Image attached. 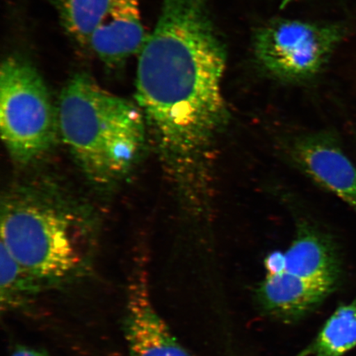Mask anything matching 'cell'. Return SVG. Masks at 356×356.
Instances as JSON below:
<instances>
[{
  "label": "cell",
  "instance_id": "6da1fadb",
  "mask_svg": "<svg viewBox=\"0 0 356 356\" xmlns=\"http://www.w3.org/2000/svg\"><path fill=\"white\" fill-rule=\"evenodd\" d=\"M139 55L137 105L164 161L177 182L207 184L229 119L222 92L227 55L208 0H163Z\"/></svg>",
  "mask_w": 356,
  "mask_h": 356
},
{
  "label": "cell",
  "instance_id": "7a4b0ae2",
  "mask_svg": "<svg viewBox=\"0 0 356 356\" xmlns=\"http://www.w3.org/2000/svg\"><path fill=\"white\" fill-rule=\"evenodd\" d=\"M56 108L60 136L89 179L110 184L131 170L145 143L139 106L77 74L66 83Z\"/></svg>",
  "mask_w": 356,
  "mask_h": 356
},
{
  "label": "cell",
  "instance_id": "3957f363",
  "mask_svg": "<svg viewBox=\"0 0 356 356\" xmlns=\"http://www.w3.org/2000/svg\"><path fill=\"white\" fill-rule=\"evenodd\" d=\"M55 198L20 188L2 202L1 243L39 280H59L76 269L88 231L81 216Z\"/></svg>",
  "mask_w": 356,
  "mask_h": 356
},
{
  "label": "cell",
  "instance_id": "277c9868",
  "mask_svg": "<svg viewBox=\"0 0 356 356\" xmlns=\"http://www.w3.org/2000/svg\"><path fill=\"white\" fill-rule=\"evenodd\" d=\"M0 132L8 153L20 164L44 157L60 136L46 83L20 57L7 58L0 69Z\"/></svg>",
  "mask_w": 356,
  "mask_h": 356
},
{
  "label": "cell",
  "instance_id": "5b68a950",
  "mask_svg": "<svg viewBox=\"0 0 356 356\" xmlns=\"http://www.w3.org/2000/svg\"><path fill=\"white\" fill-rule=\"evenodd\" d=\"M343 30L335 25L277 19L258 30L257 59L273 76L299 82L317 74L340 42Z\"/></svg>",
  "mask_w": 356,
  "mask_h": 356
},
{
  "label": "cell",
  "instance_id": "8992f818",
  "mask_svg": "<svg viewBox=\"0 0 356 356\" xmlns=\"http://www.w3.org/2000/svg\"><path fill=\"white\" fill-rule=\"evenodd\" d=\"M293 162L356 212V166L330 132L304 134L291 145Z\"/></svg>",
  "mask_w": 356,
  "mask_h": 356
},
{
  "label": "cell",
  "instance_id": "52a82bcc",
  "mask_svg": "<svg viewBox=\"0 0 356 356\" xmlns=\"http://www.w3.org/2000/svg\"><path fill=\"white\" fill-rule=\"evenodd\" d=\"M124 332L131 356H191L154 309L143 275L129 284Z\"/></svg>",
  "mask_w": 356,
  "mask_h": 356
},
{
  "label": "cell",
  "instance_id": "ba28073f",
  "mask_svg": "<svg viewBox=\"0 0 356 356\" xmlns=\"http://www.w3.org/2000/svg\"><path fill=\"white\" fill-rule=\"evenodd\" d=\"M148 38L140 0H113L93 32L88 48L106 65L115 66L140 54Z\"/></svg>",
  "mask_w": 356,
  "mask_h": 356
},
{
  "label": "cell",
  "instance_id": "9c48e42d",
  "mask_svg": "<svg viewBox=\"0 0 356 356\" xmlns=\"http://www.w3.org/2000/svg\"><path fill=\"white\" fill-rule=\"evenodd\" d=\"M332 284L284 273L269 275L257 289V304L271 317L296 321L317 309L335 291Z\"/></svg>",
  "mask_w": 356,
  "mask_h": 356
},
{
  "label": "cell",
  "instance_id": "30bf717a",
  "mask_svg": "<svg viewBox=\"0 0 356 356\" xmlns=\"http://www.w3.org/2000/svg\"><path fill=\"white\" fill-rule=\"evenodd\" d=\"M286 273L337 287L341 262L335 243L308 222L298 227L296 238L286 252Z\"/></svg>",
  "mask_w": 356,
  "mask_h": 356
},
{
  "label": "cell",
  "instance_id": "8fae6325",
  "mask_svg": "<svg viewBox=\"0 0 356 356\" xmlns=\"http://www.w3.org/2000/svg\"><path fill=\"white\" fill-rule=\"evenodd\" d=\"M356 346V300L338 308L297 356H342Z\"/></svg>",
  "mask_w": 356,
  "mask_h": 356
},
{
  "label": "cell",
  "instance_id": "7c38bea8",
  "mask_svg": "<svg viewBox=\"0 0 356 356\" xmlns=\"http://www.w3.org/2000/svg\"><path fill=\"white\" fill-rule=\"evenodd\" d=\"M113 0H54L62 26L74 42L88 48Z\"/></svg>",
  "mask_w": 356,
  "mask_h": 356
},
{
  "label": "cell",
  "instance_id": "4fadbf2b",
  "mask_svg": "<svg viewBox=\"0 0 356 356\" xmlns=\"http://www.w3.org/2000/svg\"><path fill=\"white\" fill-rule=\"evenodd\" d=\"M1 269V304L7 308L20 305L22 298L38 291L39 280L25 270L1 243L0 248Z\"/></svg>",
  "mask_w": 356,
  "mask_h": 356
},
{
  "label": "cell",
  "instance_id": "5bb4252c",
  "mask_svg": "<svg viewBox=\"0 0 356 356\" xmlns=\"http://www.w3.org/2000/svg\"><path fill=\"white\" fill-rule=\"evenodd\" d=\"M267 275H273L284 273L286 269V256L284 252L274 251L269 253L264 261Z\"/></svg>",
  "mask_w": 356,
  "mask_h": 356
},
{
  "label": "cell",
  "instance_id": "9a60e30c",
  "mask_svg": "<svg viewBox=\"0 0 356 356\" xmlns=\"http://www.w3.org/2000/svg\"><path fill=\"white\" fill-rule=\"evenodd\" d=\"M10 356H49L44 351L30 348L28 346H17Z\"/></svg>",
  "mask_w": 356,
  "mask_h": 356
}]
</instances>
